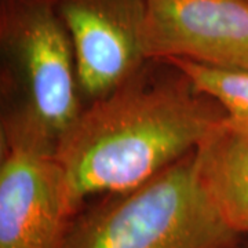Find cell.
<instances>
[{
  "label": "cell",
  "instance_id": "obj_1",
  "mask_svg": "<svg viewBox=\"0 0 248 248\" xmlns=\"http://www.w3.org/2000/svg\"><path fill=\"white\" fill-rule=\"evenodd\" d=\"M225 117L177 66L148 60L84 105L57 143L75 213L90 197L133 189L195 152Z\"/></svg>",
  "mask_w": 248,
  "mask_h": 248
},
{
  "label": "cell",
  "instance_id": "obj_9",
  "mask_svg": "<svg viewBox=\"0 0 248 248\" xmlns=\"http://www.w3.org/2000/svg\"><path fill=\"white\" fill-rule=\"evenodd\" d=\"M237 248H248V234L247 236H243V237H241Z\"/></svg>",
  "mask_w": 248,
  "mask_h": 248
},
{
  "label": "cell",
  "instance_id": "obj_6",
  "mask_svg": "<svg viewBox=\"0 0 248 248\" xmlns=\"http://www.w3.org/2000/svg\"><path fill=\"white\" fill-rule=\"evenodd\" d=\"M148 60L248 68V0H148Z\"/></svg>",
  "mask_w": 248,
  "mask_h": 248
},
{
  "label": "cell",
  "instance_id": "obj_7",
  "mask_svg": "<svg viewBox=\"0 0 248 248\" xmlns=\"http://www.w3.org/2000/svg\"><path fill=\"white\" fill-rule=\"evenodd\" d=\"M196 175L223 222L248 234V127L228 116L195 151Z\"/></svg>",
  "mask_w": 248,
  "mask_h": 248
},
{
  "label": "cell",
  "instance_id": "obj_2",
  "mask_svg": "<svg viewBox=\"0 0 248 248\" xmlns=\"http://www.w3.org/2000/svg\"><path fill=\"white\" fill-rule=\"evenodd\" d=\"M196 175L195 152L75 215L63 248H237Z\"/></svg>",
  "mask_w": 248,
  "mask_h": 248
},
{
  "label": "cell",
  "instance_id": "obj_8",
  "mask_svg": "<svg viewBox=\"0 0 248 248\" xmlns=\"http://www.w3.org/2000/svg\"><path fill=\"white\" fill-rule=\"evenodd\" d=\"M182 71L196 89L221 105L233 123L248 127V68H226L184 58L163 60Z\"/></svg>",
  "mask_w": 248,
  "mask_h": 248
},
{
  "label": "cell",
  "instance_id": "obj_3",
  "mask_svg": "<svg viewBox=\"0 0 248 248\" xmlns=\"http://www.w3.org/2000/svg\"><path fill=\"white\" fill-rule=\"evenodd\" d=\"M1 115L55 145L84 108L69 32L55 0H0Z\"/></svg>",
  "mask_w": 248,
  "mask_h": 248
},
{
  "label": "cell",
  "instance_id": "obj_4",
  "mask_svg": "<svg viewBox=\"0 0 248 248\" xmlns=\"http://www.w3.org/2000/svg\"><path fill=\"white\" fill-rule=\"evenodd\" d=\"M57 145L13 116L0 122V248H63L75 210Z\"/></svg>",
  "mask_w": 248,
  "mask_h": 248
},
{
  "label": "cell",
  "instance_id": "obj_5",
  "mask_svg": "<svg viewBox=\"0 0 248 248\" xmlns=\"http://www.w3.org/2000/svg\"><path fill=\"white\" fill-rule=\"evenodd\" d=\"M69 32L84 104L107 95L148 61V0H55Z\"/></svg>",
  "mask_w": 248,
  "mask_h": 248
}]
</instances>
